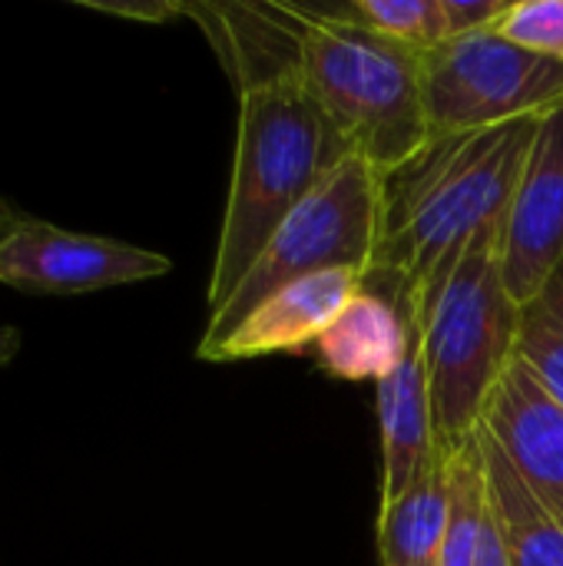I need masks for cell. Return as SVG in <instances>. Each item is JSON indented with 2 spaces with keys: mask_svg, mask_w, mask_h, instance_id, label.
<instances>
[{
  "mask_svg": "<svg viewBox=\"0 0 563 566\" xmlns=\"http://www.w3.org/2000/svg\"><path fill=\"white\" fill-rule=\"evenodd\" d=\"M299 17L295 76L329 113L355 156L382 176L402 169L431 143L425 106V50L365 27L289 3Z\"/></svg>",
  "mask_w": 563,
  "mask_h": 566,
  "instance_id": "cell-4",
  "label": "cell"
},
{
  "mask_svg": "<svg viewBox=\"0 0 563 566\" xmlns=\"http://www.w3.org/2000/svg\"><path fill=\"white\" fill-rule=\"evenodd\" d=\"M425 106L431 139L541 119L563 106V63L478 30L425 53Z\"/></svg>",
  "mask_w": 563,
  "mask_h": 566,
  "instance_id": "cell-6",
  "label": "cell"
},
{
  "mask_svg": "<svg viewBox=\"0 0 563 566\" xmlns=\"http://www.w3.org/2000/svg\"><path fill=\"white\" fill-rule=\"evenodd\" d=\"M382 424V507L405 497L441 458L435 441V411L428 391V368L421 352V322L415 325L405 361L378 381Z\"/></svg>",
  "mask_w": 563,
  "mask_h": 566,
  "instance_id": "cell-12",
  "label": "cell"
},
{
  "mask_svg": "<svg viewBox=\"0 0 563 566\" xmlns=\"http://www.w3.org/2000/svg\"><path fill=\"white\" fill-rule=\"evenodd\" d=\"M17 352H20V332L10 328V325H0V368H3L7 361H13Z\"/></svg>",
  "mask_w": 563,
  "mask_h": 566,
  "instance_id": "cell-21",
  "label": "cell"
},
{
  "mask_svg": "<svg viewBox=\"0 0 563 566\" xmlns=\"http://www.w3.org/2000/svg\"><path fill=\"white\" fill-rule=\"evenodd\" d=\"M80 7H86V10H100V13H113V17H136V20H166V17H173V13H179V7H133V3H80Z\"/></svg>",
  "mask_w": 563,
  "mask_h": 566,
  "instance_id": "cell-19",
  "label": "cell"
},
{
  "mask_svg": "<svg viewBox=\"0 0 563 566\" xmlns=\"http://www.w3.org/2000/svg\"><path fill=\"white\" fill-rule=\"evenodd\" d=\"M481 428L524 484L563 521V408L521 358H514L494 388Z\"/></svg>",
  "mask_w": 563,
  "mask_h": 566,
  "instance_id": "cell-11",
  "label": "cell"
},
{
  "mask_svg": "<svg viewBox=\"0 0 563 566\" xmlns=\"http://www.w3.org/2000/svg\"><path fill=\"white\" fill-rule=\"evenodd\" d=\"M518 358L563 408V262L541 295L521 308Z\"/></svg>",
  "mask_w": 563,
  "mask_h": 566,
  "instance_id": "cell-17",
  "label": "cell"
},
{
  "mask_svg": "<svg viewBox=\"0 0 563 566\" xmlns=\"http://www.w3.org/2000/svg\"><path fill=\"white\" fill-rule=\"evenodd\" d=\"M173 269L159 252L60 229L27 216L0 245V285L23 295H90L116 285L149 282Z\"/></svg>",
  "mask_w": 563,
  "mask_h": 566,
  "instance_id": "cell-7",
  "label": "cell"
},
{
  "mask_svg": "<svg viewBox=\"0 0 563 566\" xmlns=\"http://www.w3.org/2000/svg\"><path fill=\"white\" fill-rule=\"evenodd\" d=\"M488 504L514 566H563V521L524 484L494 438L478 428Z\"/></svg>",
  "mask_w": 563,
  "mask_h": 566,
  "instance_id": "cell-13",
  "label": "cell"
},
{
  "mask_svg": "<svg viewBox=\"0 0 563 566\" xmlns=\"http://www.w3.org/2000/svg\"><path fill=\"white\" fill-rule=\"evenodd\" d=\"M415 325L411 289L385 275H365V285L338 308L312 352L332 378L378 385L405 361Z\"/></svg>",
  "mask_w": 563,
  "mask_h": 566,
  "instance_id": "cell-9",
  "label": "cell"
},
{
  "mask_svg": "<svg viewBox=\"0 0 563 566\" xmlns=\"http://www.w3.org/2000/svg\"><path fill=\"white\" fill-rule=\"evenodd\" d=\"M494 30L538 56L563 63V0H511Z\"/></svg>",
  "mask_w": 563,
  "mask_h": 566,
  "instance_id": "cell-18",
  "label": "cell"
},
{
  "mask_svg": "<svg viewBox=\"0 0 563 566\" xmlns=\"http://www.w3.org/2000/svg\"><path fill=\"white\" fill-rule=\"evenodd\" d=\"M501 226L504 219L481 229L438 285L411 292L441 458L475 438L494 388L518 358L521 305L501 272Z\"/></svg>",
  "mask_w": 563,
  "mask_h": 566,
  "instance_id": "cell-3",
  "label": "cell"
},
{
  "mask_svg": "<svg viewBox=\"0 0 563 566\" xmlns=\"http://www.w3.org/2000/svg\"><path fill=\"white\" fill-rule=\"evenodd\" d=\"M315 10L425 53L451 40L441 0H352Z\"/></svg>",
  "mask_w": 563,
  "mask_h": 566,
  "instance_id": "cell-16",
  "label": "cell"
},
{
  "mask_svg": "<svg viewBox=\"0 0 563 566\" xmlns=\"http://www.w3.org/2000/svg\"><path fill=\"white\" fill-rule=\"evenodd\" d=\"M352 156V143L295 70L239 90V136L212 259L209 312L229 302L282 222Z\"/></svg>",
  "mask_w": 563,
  "mask_h": 566,
  "instance_id": "cell-2",
  "label": "cell"
},
{
  "mask_svg": "<svg viewBox=\"0 0 563 566\" xmlns=\"http://www.w3.org/2000/svg\"><path fill=\"white\" fill-rule=\"evenodd\" d=\"M23 219H27V212H23V209H17L10 199H3V196H0V245L13 235V229H17Z\"/></svg>",
  "mask_w": 563,
  "mask_h": 566,
  "instance_id": "cell-20",
  "label": "cell"
},
{
  "mask_svg": "<svg viewBox=\"0 0 563 566\" xmlns=\"http://www.w3.org/2000/svg\"><path fill=\"white\" fill-rule=\"evenodd\" d=\"M488 521V481L478 448V431L448 458V524L441 566H475Z\"/></svg>",
  "mask_w": 563,
  "mask_h": 566,
  "instance_id": "cell-15",
  "label": "cell"
},
{
  "mask_svg": "<svg viewBox=\"0 0 563 566\" xmlns=\"http://www.w3.org/2000/svg\"><path fill=\"white\" fill-rule=\"evenodd\" d=\"M448 524V458L438 461L405 497L378 511L382 566H441Z\"/></svg>",
  "mask_w": 563,
  "mask_h": 566,
  "instance_id": "cell-14",
  "label": "cell"
},
{
  "mask_svg": "<svg viewBox=\"0 0 563 566\" xmlns=\"http://www.w3.org/2000/svg\"><path fill=\"white\" fill-rule=\"evenodd\" d=\"M563 262V106L541 116L501 226V272L524 308Z\"/></svg>",
  "mask_w": 563,
  "mask_h": 566,
  "instance_id": "cell-8",
  "label": "cell"
},
{
  "mask_svg": "<svg viewBox=\"0 0 563 566\" xmlns=\"http://www.w3.org/2000/svg\"><path fill=\"white\" fill-rule=\"evenodd\" d=\"M541 119L431 139L385 176V226L375 269L415 295L438 285L488 226L501 222Z\"/></svg>",
  "mask_w": 563,
  "mask_h": 566,
  "instance_id": "cell-1",
  "label": "cell"
},
{
  "mask_svg": "<svg viewBox=\"0 0 563 566\" xmlns=\"http://www.w3.org/2000/svg\"><path fill=\"white\" fill-rule=\"evenodd\" d=\"M365 285V275L348 269L319 272L275 289L262 298L226 338L196 348L202 361H249L265 355L305 352L332 325L338 308Z\"/></svg>",
  "mask_w": 563,
  "mask_h": 566,
  "instance_id": "cell-10",
  "label": "cell"
},
{
  "mask_svg": "<svg viewBox=\"0 0 563 566\" xmlns=\"http://www.w3.org/2000/svg\"><path fill=\"white\" fill-rule=\"evenodd\" d=\"M382 226L385 176L368 159L352 156L282 222L229 302L209 312L199 348L226 338L262 298L289 282L332 269L368 275L382 245Z\"/></svg>",
  "mask_w": 563,
  "mask_h": 566,
  "instance_id": "cell-5",
  "label": "cell"
}]
</instances>
